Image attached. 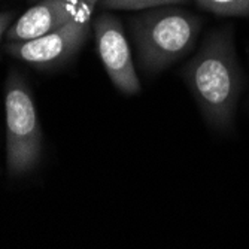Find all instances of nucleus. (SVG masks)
Here are the masks:
<instances>
[{
	"label": "nucleus",
	"mask_w": 249,
	"mask_h": 249,
	"mask_svg": "<svg viewBox=\"0 0 249 249\" xmlns=\"http://www.w3.org/2000/svg\"><path fill=\"white\" fill-rule=\"evenodd\" d=\"M191 0H100L99 5L109 11H145L158 6L187 5Z\"/></svg>",
	"instance_id": "8"
},
{
	"label": "nucleus",
	"mask_w": 249,
	"mask_h": 249,
	"mask_svg": "<svg viewBox=\"0 0 249 249\" xmlns=\"http://www.w3.org/2000/svg\"><path fill=\"white\" fill-rule=\"evenodd\" d=\"M180 78L209 128L224 134L234 130L245 81L231 24L206 35L198 51L180 69Z\"/></svg>",
	"instance_id": "1"
},
{
	"label": "nucleus",
	"mask_w": 249,
	"mask_h": 249,
	"mask_svg": "<svg viewBox=\"0 0 249 249\" xmlns=\"http://www.w3.org/2000/svg\"><path fill=\"white\" fill-rule=\"evenodd\" d=\"M197 8L219 17H249V0H194Z\"/></svg>",
	"instance_id": "7"
},
{
	"label": "nucleus",
	"mask_w": 249,
	"mask_h": 249,
	"mask_svg": "<svg viewBox=\"0 0 249 249\" xmlns=\"http://www.w3.org/2000/svg\"><path fill=\"white\" fill-rule=\"evenodd\" d=\"M93 29L99 57L110 82L125 96L139 94L142 85L121 19L114 14H100L94 18Z\"/></svg>",
	"instance_id": "5"
},
{
	"label": "nucleus",
	"mask_w": 249,
	"mask_h": 249,
	"mask_svg": "<svg viewBox=\"0 0 249 249\" xmlns=\"http://www.w3.org/2000/svg\"><path fill=\"white\" fill-rule=\"evenodd\" d=\"M29 2H39V0H29Z\"/></svg>",
	"instance_id": "11"
},
{
	"label": "nucleus",
	"mask_w": 249,
	"mask_h": 249,
	"mask_svg": "<svg viewBox=\"0 0 249 249\" xmlns=\"http://www.w3.org/2000/svg\"><path fill=\"white\" fill-rule=\"evenodd\" d=\"M79 2H82V3H84V5H85V0H79Z\"/></svg>",
	"instance_id": "12"
},
{
	"label": "nucleus",
	"mask_w": 249,
	"mask_h": 249,
	"mask_svg": "<svg viewBox=\"0 0 249 249\" xmlns=\"http://www.w3.org/2000/svg\"><path fill=\"white\" fill-rule=\"evenodd\" d=\"M128 24L141 67L157 75L194 50L205 21L178 5H169L141 11Z\"/></svg>",
	"instance_id": "2"
},
{
	"label": "nucleus",
	"mask_w": 249,
	"mask_h": 249,
	"mask_svg": "<svg viewBox=\"0 0 249 249\" xmlns=\"http://www.w3.org/2000/svg\"><path fill=\"white\" fill-rule=\"evenodd\" d=\"M6 167L12 178L33 172L42 157L43 134L32 89L19 71L11 69L5 82Z\"/></svg>",
	"instance_id": "3"
},
{
	"label": "nucleus",
	"mask_w": 249,
	"mask_h": 249,
	"mask_svg": "<svg viewBox=\"0 0 249 249\" xmlns=\"http://www.w3.org/2000/svg\"><path fill=\"white\" fill-rule=\"evenodd\" d=\"M89 12L91 9L84 6L81 12L63 27L30 40L8 42L5 51L11 57L32 64L37 69H58L69 63L85 45L91 27Z\"/></svg>",
	"instance_id": "4"
},
{
	"label": "nucleus",
	"mask_w": 249,
	"mask_h": 249,
	"mask_svg": "<svg viewBox=\"0 0 249 249\" xmlns=\"http://www.w3.org/2000/svg\"><path fill=\"white\" fill-rule=\"evenodd\" d=\"M14 21H15V12L12 11L0 12V42H2L3 35H6L9 27L14 24Z\"/></svg>",
	"instance_id": "9"
},
{
	"label": "nucleus",
	"mask_w": 249,
	"mask_h": 249,
	"mask_svg": "<svg viewBox=\"0 0 249 249\" xmlns=\"http://www.w3.org/2000/svg\"><path fill=\"white\" fill-rule=\"evenodd\" d=\"M100 2V0H85V5H87V8H89V9H94V6L97 5Z\"/></svg>",
	"instance_id": "10"
},
{
	"label": "nucleus",
	"mask_w": 249,
	"mask_h": 249,
	"mask_svg": "<svg viewBox=\"0 0 249 249\" xmlns=\"http://www.w3.org/2000/svg\"><path fill=\"white\" fill-rule=\"evenodd\" d=\"M84 6L79 0H39L14 21L5 35L6 40H30L51 33L72 21Z\"/></svg>",
	"instance_id": "6"
}]
</instances>
